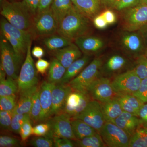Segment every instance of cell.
I'll return each mask as SVG.
<instances>
[{"mask_svg": "<svg viewBox=\"0 0 147 147\" xmlns=\"http://www.w3.org/2000/svg\"><path fill=\"white\" fill-rule=\"evenodd\" d=\"M102 65L100 58H95L68 84L73 90L88 92L91 85L99 77Z\"/></svg>", "mask_w": 147, "mask_h": 147, "instance_id": "obj_4", "label": "cell"}, {"mask_svg": "<svg viewBox=\"0 0 147 147\" xmlns=\"http://www.w3.org/2000/svg\"><path fill=\"white\" fill-rule=\"evenodd\" d=\"M106 146L110 147H129L130 137L115 124L106 122L100 132Z\"/></svg>", "mask_w": 147, "mask_h": 147, "instance_id": "obj_10", "label": "cell"}, {"mask_svg": "<svg viewBox=\"0 0 147 147\" xmlns=\"http://www.w3.org/2000/svg\"><path fill=\"white\" fill-rule=\"evenodd\" d=\"M30 117L21 126L19 134L22 142H25L32 134L33 127Z\"/></svg>", "mask_w": 147, "mask_h": 147, "instance_id": "obj_41", "label": "cell"}, {"mask_svg": "<svg viewBox=\"0 0 147 147\" xmlns=\"http://www.w3.org/2000/svg\"><path fill=\"white\" fill-rule=\"evenodd\" d=\"M128 63L127 59L123 56L119 55H113L106 61L103 69L108 74L117 73L126 67Z\"/></svg>", "mask_w": 147, "mask_h": 147, "instance_id": "obj_28", "label": "cell"}, {"mask_svg": "<svg viewBox=\"0 0 147 147\" xmlns=\"http://www.w3.org/2000/svg\"><path fill=\"white\" fill-rule=\"evenodd\" d=\"M53 144L55 147H72L74 144L71 139L64 137H53Z\"/></svg>", "mask_w": 147, "mask_h": 147, "instance_id": "obj_46", "label": "cell"}, {"mask_svg": "<svg viewBox=\"0 0 147 147\" xmlns=\"http://www.w3.org/2000/svg\"><path fill=\"white\" fill-rule=\"evenodd\" d=\"M132 95L144 103H147V77L142 79L139 89Z\"/></svg>", "mask_w": 147, "mask_h": 147, "instance_id": "obj_43", "label": "cell"}, {"mask_svg": "<svg viewBox=\"0 0 147 147\" xmlns=\"http://www.w3.org/2000/svg\"><path fill=\"white\" fill-rule=\"evenodd\" d=\"M72 43V40L58 34L47 36L43 40V43L47 49L55 51L68 46Z\"/></svg>", "mask_w": 147, "mask_h": 147, "instance_id": "obj_30", "label": "cell"}, {"mask_svg": "<svg viewBox=\"0 0 147 147\" xmlns=\"http://www.w3.org/2000/svg\"><path fill=\"white\" fill-rule=\"evenodd\" d=\"M71 125L74 134L77 140L91 136L97 133V130L79 119H71Z\"/></svg>", "mask_w": 147, "mask_h": 147, "instance_id": "obj_27", "label": "cell"}, {"mask_svg": "<svg viewBox=\"0 0 147 147\" xmlns=\"http://www.w3.org/2000/svg\"><path fill=\"white\" fill-rule=\"evenodd\" d=\"M74 119L82 120L99 133L106 122L101 103L94 100H91L82 113Z\"/></svg>", "mask_w": 147, "mask_h": 147, "instance_id": "obj_12", "label": "cell"}, {"mask_svg": "<svg viewBox=\"0 0 147 147\" xmlns=\"http://www.w3.org/2000/svg\"><path fill=\"white\" fill-rule=\"evenodd\" d=\"M37 71L44 75L50 67V63L47 61L42 59H38L35 64Z\"/></svg>", "mask_w": 147, "mask_h": 147, "instance_id": "obj_47", "label": "cell"}, {"mask_svg": "<svg viewBox=\"0 0 147 147\" xmlns=\"http://www.w3.org/2000/svg\"><path fill=\"white\" fill-rule=\"evenodd\" d=\"M50 8L58 27L65 17L76 7L71 0H53Z\"/></svg>", "mask_w": 147, "mask_h": 147, "instance_id": "obj_21", "label": "cell"}, {"mask_svg": "<svg viewBox=\"0 0 147 147\" xmlns=\"http://www.w3.org/2000/svg\"><path fill=\"white\" fill-rule=\"evenodd\" d=\"M66 69L57 59L54 58L50 63L47 82L53 84L60 83Z\"/></svg>", "mask_w": 147, "mask_h": 147, "instance_id": "obj_29", "label": "cell"}, {"mask_svg": "<svg viewBox=\"0 0 147 147\" xmlns=\"http://www.w3.org/2000/svg\"><path fill=\"white\" fill-rule=\"evenodd\" d=\"M144 55L147 58V50H146V53H145Z\"/></svg>", "mask_w": 147, "mask_h": 147, "instance_id": "obj_57", "label": "cell"}, {"mask_svg": "<svg viewBox=\"0 0 147 147\" xmlns=\"http://www.w3.org/2000/svg\"><path fill=\"white\" fill-rule=\"evenodd\" d=\"M141 82L142 79L133 69L117 75L111 83L118 94H133L139 89Z\"/></svg>", "mask_w": 147, "mask_h": 147, "instance_id": "obj_9", "label": "cell"}, {"mask_svg": "<svg viewBox=\"0 0 147 147\" xmlns=\"http://www.w3.org/2000/svg\"><path fill=\"white\" fill-rule=\"evenodd\" d=\"M138 117L141 126L147 127V103H143L142 105L139 110Z\"/></svg>", "mask_w": 147, "mask_h": 147, "instance_id": "obj_49", "label": "cell"}, {"mask_svg": "<svg viewBox=\"0 0 147 147\" xmlns=\"http://www.w3.org/2000/svg\"><path fill=\"white\" fill-rule=\"evenodd\" d=\"M133 69L141 79L147 78V58L144 55L137 58L136 66Z\"/></svg>", "mask_w": 147, "mask_h": 147, "instance_id": "obj_37", "label": "cell"}, {"mask_svg": "<svg viewBox=\"0 0 147 147\" xmlns=\"http://www.w3.org/2000/svg\"><path fill=\"white\" fill-rule=\"evenodd\" d=\"M74 43L85 55H91L99 53L105 45L100 37L85 35L74 40Z\"/></svg>", "mask_w": 147, "mask_h": 147, "instance_id": "obj_16", "label": "cell"}, {"mask_svg": "<svg viewBox=\"0 0 147 147\" xmlns=\"http://www.w3.org/2000/svg\"><path fill=\"white\" fill-rule=\"evenodd\" d=\"M119 0H102V2L104 3L106 6L108 7L115 8Z\"/></svg>", "mask_w": 147, "mask_h": 147, "instance_id": "obj_54", "label": "cell"}, {"mask_svg": "<svg viewBox=\"0 0 147 147\" xmlns=\"http://www.w3.org/2000/svg\"><path fill=\"white\" fill-rule=\"evenodd\" d=\"M123 111L131 113L138 117L140 108L144 102L131 94L118 95L117 97Z\"/></svg>", "mask_w": 147, "mask_h": 147, "instance_id": "obj_25", "label": "cell"}, {"mask_svg": "<svg viewBox=\"0 0 147 147\" xmlns=\"http://www.w3.org/2000/svg\"><path fill=\"white\" fill-rule=\"evenodd\" d=\"M76 146L80 147H104L107 146L100 133L97 132L91 136L75 141Z\"/></svg>", "mask_w": 147, "mask_h": 147, "instance_id": "obj_31", "label": "cell"}, {"mask_svg": "<svg viewBox=\"0 0 147 147\" xmlns=\"http://www.w3.org/2000/svg\"><path fill=\"white\" fill-rule=\"evenodd\" d=\"M92 100L87 92L72 90L69 94L63 113L68 115L71 119L79 115Z\"/></svg>", "mask_w": 147, "mask_h": 147, "instance_id": "obj_14", "label": "cell"}, {"mask_svg": "<svg viewBox=\"0 0 147 147\" xmlns=\"http://www.w3.org/2000/svg\"><path fill=\"white\" fill-rule=\"evenodd\" d=\"M73 90L68 84H55L52 90V106L51 117L63 113L69 94Z\"/></svg>", "mask_w": 147, "mask_h": 147, "instance_id": "obj_15", "label": "cell"}, {"mask_svg": "<svg viewBox=\"0 0 147 147\" xmlns=\"http://www.w3.org/2000/svg\"><path fill=\"white\" fill-rule=\"evenodd\" d=\"M1 14L14 26L31 33L34 16L22 1L10 2L3 0Z\"/></svg>", "mask_w": 147, "mask_h": 147, "instance_id": "obj_1", "label": "cell"}, {"mask_svg": "<svg viewBox=\"0 0 147 147\" xmlns=\"http://www.w3.org/2000/svg\"><path fill=\"white\" fill-rule=\"evenodd\" d=\"M54 84L44 81L39 88L40 100L42 108L40 122H46L51 117L52 90Z\"/></svg>", "mask_w": 147, "mask_h": 147, "instance_id": "obj_17", "label": "cell"}, {"mask_svg": "<svg viewBox=\"0 0 147 147\" xmlns=\"http://www.w3.org/2000/svg\"><path fill=\"white\" fill-rule=\"evenodd\" d=\"M42 108L40 100V90L38 88L34 95L30 114L31 121L34 123L40 122Z\"/></svg>", "mask_w": 147, "mask_h": 147, "instance_id": "obj_34", "label": "cell"}, {"mask_svg": "<svg viewBox=\"0 0 147 147\" xmlns=\"http://www.w3.org/2000/svg\"><path fill=\"white\" fill-rule=\"evenodd\" d=\"M16 80L7 77L6 79L0 80V96L16 95L18 92V86Z\"/></svg>", "mask_w": 147, "mask_h": 147, "instance_id": "obj_32", "label": "cell"}, {"mask_svg": "<svg viewBox=\"0 0 147 147\" xmlns=\"http://www.w3.org/2000/svg\"><path fill=\"white\" fill-rule=\"evenodd\" d=\"M113 123L123 129L131 137L136 130L142 126L138 117L125 111H123Z\"/></svg>", "mask_w": 147, "mask_h": 147, "instance_id": "obj_19", "label": "cell"}, {"mask_svg": "<svg viewBox=\"0 0 147 147\" xmlns=\"http://www.w3.org/2000/svg\"><path fill=\"white\" fill-rule=\"evenodd\" d=\"M90 61V55H85L74 62L68 68H67L65 74L60 83L68 84L82 72L88 65Z\"/></svg>", "mask_w": 147, "mask_h": 147, "instance_id": "obj_24", "label": "cell"}, {"mask_svg": "<svg viewBox=\"0 0 147 147\" xmlns=\"http://www.w3.org/2000/svg\"><path fill=\"white\" fill-rule=\"evenodd\" d=\"M90 20L75 9L62 20L58 26L57 33L71 40L87 35L90 27Z\"/></svg>", "mask_w": 147, "mask_h": 147, "instance_id": "obj_2", "label": "cell"}, {"mask_svg": "<svg viewBox=\"0 0 147 147\" xmlns=\"http://www.w3.org/2000/svg\"><path fill=\"white\" fill-rule=\"evenodd\" d=\"M53 1V0H40L37 13L50 9Z\"/></svg>", "mask_w": 147, "mask_h": 147, "instance_id": "obj_52", "label": "cell"}, {"mask_svg": "<svg viewBox=\"0 0 147 147\" xmlns=\"http://www.w3.org/2000/svg\"><path fill=\"white\" fill-rule=\"evenodd\" d=\"M16 98V95L0 96L1 111H13L17 103Z\"/></svg>", "mask_w": 147, "mask_h": 147, "instance_id": "obj_39", "label": "cell"}, {"mask_svg": "<svg viewBox=\"0 0 147 147\" xmlns=\"http://www.w3.org/2000/svg\"><path fill=\"white\" fill-rule=\"evenodd\" d=\"M76 9L90 19L97 16L100 10V0H76Z\"/></svg>", "mask_w": 147, "mask_h": 147, "instance_id": "obj_23", "label": "cell"}, {"mask_svg": "<svg viewBox=\"0 0 147 147\" xmlns=\"http://www.w3.org/2000/svg\"><path fill=\"white\" fill-rule=\"evenodd\" d=\"M29 143L35 147H54L53 138L48 135L33 137L29 141Z\"/></svg>", "mask_w": 147, "mask_h": 147, "instance_id": "obj_38", "label": "cell"}, {"mask_svg": "<svg viewBox=\"0 0 147 147\" xmlns=\"http://www.w3.org/2000/svg\"><path fill=\"white\" fill-rule=\"evenodd\" d=\"M30 117L29 114H14L13 113L11 131L16 134H19L20 129L25 122Z\"/></svg>", "mask_w": 147, "mask_h": 147, "instance_id": "obj_36", "label": "cell"}, {"mask_svg": "<svg viewBox=\"0 0 147 147\" xmlns=\"http://www.w3.org/2000/svg\"><path fill=\"white\" fill-rule=\"evenodd\" d=\"M142 2L146 4L147 5V0H143Z\"/></svg>", "mask_w": 147, "mask_h": 147, "instance_id": "obj_56", "label": "cell"}, {"mask_svg": "<svg viewBox=\"0 0 147 147\" xmlns=\"http://www.w3.org/2000/svg\"><path fill=\"white\" fill-rule=\"evenodd\" d=\"M50 130V125L47 123L39 124L33 127L32 135L37 137L45 136L49 133Z\"/></svg>", "mask_w": 147, "mask_h": 147, "instance_id": "obj_45", "label": "cell"}, {"mask_svg": "<svg viewBox=\"0 0 147 147\" xmlns=\"http://www.w3.org/2000/svg\"><path fill=\"white\" fill-rule=\"evenodd\" d=\"M143 0H119L115 8L118 11H122L135 6L143 2Z\"/></svg>", "mask_w": 147, "mask_h": 147, "instance_id": "obj_44", "label": "cell"}, {"mask_svg": "<svg viewBox=\"0 0 147 147\" xmlns=\"http://www.w3.org/2000/svg\"><path fill=\"white\" fill-rule=\"evenodd\" d=\"M100 103L106 122L113 123L123 112L117 97L107 102Z\"/></svg>", "mask_w": 147, "mask_h": 147, "instance_id": "obj_26", "label": "cell"}, {"mask_svg": "<svg viewBox=\"0 0 147 147\" xmlns=\"http://www.w3.org/2000/svg\"><path fill=\"white\" fill-rule=\"evenodd\" d=\"M38 88L37 86L20 93V97L13 110L14 114H29L34 95Z\"/></svg>", "mask_w": 147, "mask_h": 147, "instance_id": "obj_22", "label": "cell"}, {"mask_svg": "<svg viewBox=\"0 0 147 147\" xmlns=\"http://www.w3.org/2000/svg\"><path fill=\"white\" fill-rule=\"evenodd\" d=\"M1 28L2 32L5 33L27 45L32 41V34L30 32L14 26L4 17L1 19Z\"/></svg>", "mask_w": 147, "mask_h": 147, "instance_id": "obj_20", "label": "cell"}, {"mask_svg": "<svg viewBox=\"0 0 147 147\" xmlns=\"http://www.w3.org/2000/svg\"><path fill=\"white\" fill-rule=\"evenodd\" d=\"M101 14L104 17L108 25L113 24L115 23L117 18L115 14L112 11L108 9L102 12Z\"/></svg>", "mask_w": 147, "mask_h": 147, "instance_id": "obj_51", "label": "cell"}, {"mask_svg": "<svg viewBox=\"0 0 147 147\" xmlns=\"http://www.w3.org/2000/svg\"><path fill=\"white\" fill-rule=\"evenodd\" d=\"M119 43L126 54L137 58L144 55L147 50L146 42L138 31H124L120 37Z\"/></svg>", "mask_w": 147, "mask_h": 147, "instance_id": "obj_8", "label": "cell"}, {"mask_svg": "<svg viewBox=\"0 0 147 147\" xmlns=\"http://www.w3.org/2000/svg\"><path fill=\"white\" fill-rule=\"evenodd\" d=\"M55 58L66 68L82 57V52L75 43L54 51Z\"/></svg>", "mask_w": 147, "mask_h": 147, "instance_id": "obj_18", "label": "cell"}, {"mask_svg": "<svg viewBox=\"0 0 147 147\" xmlns=\"http://www.w3.org/2000/svg\"><path fill=\"white\" fill-rule=\"evenodd\" d=\"M32 54L34 57L41 59L44 55V51L42 47L36 46L33 47L31 51Z\"/></svg>", "mask_w": 147, "mask_h": 147, "instance_id": "obj_53", "label": "cell"}, {"mask_svg": "<svg viewBox=\"0 0 147 147\" xmlns=\"http://www.w3.org/2000/svg\"><path fill=\"white\" fill-rule=\"evenodd\" d=\"M138 31L142 35L147 46V24Z\"/></svg>", "mask_w": 147, "mask_h": 147, "instance_id": "obj_55", "label": "cell"}, {"mask_svg": "<svg viewBox=\"0 0 147 147\" xmlns=\"http://www.w3.org/2000/svg\"><path fill=\"white\" fill-rule=\"evenodd\" d=\"M71 122V118L62 113L50 117L46 122L50 125L53 137H64L75 141L77 139L74 134Z\"/></svg>", "mask_w": 147, "mask_h": 147, "instance_id": "obj_13", "label": "cell"}, {"mask_svg": "<svg viewBox=\"0 0 147 147\" xmlns=\"http://www.w3.org/2000/svg\"><path fill=\"white\" fill-rule=\"evenodd\" d=\"M33 16H34L37 13L40 0H22Z\"/></svg>", "mask_w": 147, "mask_h": 147, "instance_id": "obj_48", "label": "cell"}, {"mask_svg": "<svg viewBox=\"0 0 147 147\" xmlns=\"http://www.w3.org/2000/svg\"><path fill=\"white\" fill-rule=\"evenodd\" d=\"M129 147H147V127L141 126L130 138Z\"/></svg>", "mask_w": 147, "mask_h": 147, "instance_id": "obj_33", "label": "cell"}, {"mask_svg": "<svg viewBox=\"0 0 147 147\" xmlns=\"http://www.w3.org/2000/svg\"><path fill=\"white\" fill-rule=\"evenodd\" d=\"M1 34L10 43L16 54L24 59L25 55H26L28 45L5 33L1 32Z\"/></svg>", "mask_w": 147, "mask_h": 147, "instance_id": "obj_35", "label": "cell"}, {"mask_svg": "<svg viewBox=\"0 0 147 147\" xmlns=\"http://www.w3.org/2000/svg\"><path fill=\"white\" fill-rule=\"evenodd\" d=\"M58 25L50 8L38 12L34 17L31 30L32 34L48 36L57 33Z\"/></svg>", "mask_w": 147, "mask_h": 147, "instance_id": "obj_7", "label": "cell"}, {"mask_svg": "<svg viewBox=\"0 0 147 147\" xmlns=\"http://www.w3.org/2000/svg\"><path fill=\"white\" fill-rule=\"evenodd\" d=\"M71 1H72V2L74 4H74H75L76 0H71Z\"/></svg>", "mask_w": 147, "mask_h": 147, "instance_id": "obj_58", "label": "cell"}, {"mask_svg": "<svg viewBox=\"0 0 147 147\" xmlns=\"http://www.w3.org/2000/svg\"><path fill=\"white\" fill-rule=\"evenodd\" d=\"M124 10L122 16L124 30L138 31L147 24V5L144 3Z\"/></svg>", "mask_w": 147, "mask_h": 147, "instance_id": "obj_6", "label": "cell"}, {"mask_svg": "<svg viewBox=\"0 0 147 147\" xmlns=\"http://www.w3.org/2000/svg\"><path fill=\"white\" fill-rule=\"evenodd\" d=\"M88 92L92 100L104 103L117 97L111 81L107 77H98L90 86Z\"/></svg>", "mask_w": 147, "mask_h": 147, "instance_id": "obj_11", "label": "cell"}, {"mask_svg": "<svg viewBox=\"0 0 147 147\" xmlns=\"http://www.w3.org/2000/svg\"><path fill=\"white\" fill-rule=\"evenodd\" d=\"M21 146L20 141L15 137L6 135H2L0 137L1 147H18Z\"/></svg>", "mask_w": 147, "mask_h": 147, "instance_id": "obj_42", "label": "cell"}, {"mask_svg": "<svg viewBox=\"0 0 147 147\" xmlns=\"http://www.w3.org/2000/svg\"><path fill=\"white\" fill-rule=\"evenodd\" d=\"M13 111H0V124L1 128L6 130H11V125Z\"/></svg>", "mask_w": 147, "mask_h": 147, "instance_id": "obj_40", "label": "cell"}, {"mask_svg": "<svg viewBox=\"0 0 147 147\" xmlns=\"http://www.w3.org/2000/svg\"><path fill=\"white\" fill-rule=\"evenodd\" d=\"M93 24L96 28L98 29H105L108 26V24L102 14L97 15L93 19Z\"/></svg>", "mask_w": 147, "mask_h": 147, "instance_id": "obj_50", "label": "cell"}, {"mask_svg": "<svg viewBox=\"0 0 147 147\" xmlns=\"http://www.w3.org/2000/svg\"><path fill=\"white\" fill-rule=\"evenodd\" d=\"M32 42L28 44L25 61L21 66L17 80L20 93L37 86L38 83L37 71L31 55Z\"/></svg>", "mask_w": 147, "mask_h": 147, "instance_id": "obj_5", "label": "cell"}, {"mask_svg": "<svg viewBox=\"0 0 147 147\" xmlns=\"http://www.w3.org/2000/svg\"><path fill=\"white\" fill-rule=\"evenodd\" d=\"M1 67L7 77L17 81L23 58L18 56L8 40L2 35L0 41Z\"/></svg>", "mask_w": 147, "mask_h": 147, "instance_id": "obj_3", "label": "cell"}]
</instances>
